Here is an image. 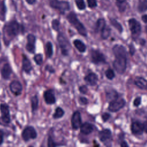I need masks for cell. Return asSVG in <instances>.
I'll return each mask as SVG.
<instances>
[{
    "mask_svg": "<svg viewBox=\"0 0 147 147\" xmlns=\"http://www.w3.org/2000/svg\"><path fill=\"white\" fill-rule=\"evenodd\" d=\"M22 26L15 20L7 22L3 28L4 42L9 43L22 30Z\"/></svg>",
    "mask_w": 147,
    "mask_h": 147,
    "instance_id": "1",
    "label": "cell"
},
{
    "mask_svg": "<svg viewBox=\"0 0 147 147\" xmlns=\"http://www.w3.org/2000/svg\"><path fill=\"white\" fill-rule=\"evenodd\" d=\"M67 19L71 25H72L77 30L80 35L84 37L87 36V30L86 28L78 20L76 14L74 12L71 11L69 13L67 16Z\"/></svg>",
    "mask_w": 147,
    "mask_h": 147,
    "instance_id": "2",
    "label": "cell"
},
{
    "mask_svg": "<svg viewBox=\"0 0 147 147\" xmlns=\"http://www.w3.org/2000/svg\"><path fill=\"white\" fill-rule=\"evenodd\" d=\"M127 55H115V60L113 63L114 69L119 74H123L126 68Z\"/></svg>",
    "mask_w": 147,
    "mask_h": 147,
    "instance_id": "3",
    "label": "cell"
},
{
    "mask_svg": "<svg viewBox=\"0 0 147 147\" xmlns=\"http://www.w3.org/2000/svg\"><path fill=\"white\" fill-rule=\"evenodd\" d=\"M130 30L133 39H136L140 34L141 26L140 23L135 18H130L128 21Z\"/></svg>",
    "mask_w": 147,
    "mask_h": 147,
    "instance_id": "4",
    "label": "cell"
},
{
    "mask_svg": "<svg viewBox=\"0 0 147 147\" xmlns=\"http://www.w3.org/2000/svg\"><path fill=\"white\" fill-rule=\"evenodd\" d=\"M57 39L61 49V53L64 56L68 55L70 49V45L67 39L62 33H59L58 34Z\"/></svg>",
    "mask_w": 147,
    "mask_h": 147,
    "instance_id": "5",
    "label": "cell"
},
{
    "mask_svg": "<svg viewBox=\"0 0 147 147\" xmlns=\"http://www.w3.org/2000/svg\"><path fill=\"white\" fill-rule=\"evenodd\" d=\"M50 6L60 11L64 12L70 9L69 3L67 1H61L59 0H49Z\"/></svg>",
    "mask_w": 147,
    "mask_h": 147,
    "instance_id": "6",
    "label": "cell"
},
{
    "mask_svg": "<svg viewBox=\"0 0 147 147\" xmlns=\"http://www.w3.org/2000/svg\"><path fill=\"white\" fill-rule=\"evenodd\" d=\"M90 57L91 61L95 64L106 63L105 55L98 50L92 49L90 52Z\"/></svg>",
    "mask_w": 147,
    "mask_h": 147,
    "instance_id": "7",
    "label": "cell"
},
{
    "mask_svg": "<svg viewBox=\"0 0 147 147\" xmlns=\"http://www.w3.org/2000/svg\"><path fill=\"white\" fill-rule=\"evenodd\" d=\"M126 104V101L122 98H118L116 99L109 102L108 109L111 112H117L123 108Z\"/></svg>",
    "mask_w": 147,
    "mask_h": 147,
    "instance_id": "8",
    "label": "cell"
},
{
    "mask_svg": "<svg viewBox=\"0 0 147 147\" xmlns=\"http://www.w3.org/2000/svg\"><path fill=\"white\" fill-rule=\"evenodd\" d=\"M21 136L25 141H28L31 139H35L37 136V133L33 126H28L23 130Z\"/></svg>",
    "mask_w": 147,
    "mask_h": 147,
    "instance_id": "9",
    "label": "cell"
},
{
    "mask_svg": "<svg viewBox=\"0 0 147 147\" xmlns=\"http://www.w3.org/2000/svg\"><path fill=\"white\" fill-rule=\"evenodd\" d=\"M0 110L1 113V120L5 124H9L10 122V116L9 106L6 103L0 105Z\"/></svg>",
    "mask_w": 147,
    "mask_h": 147,
    "instance_id": "10",
    "label": "cell"
},
{
    "mask_svg": "<svg viewBox=\"0 0 147 147\" xmlns=\"http://www.w3.org/2000/svg\"><path fill=\"white\" fill-rule=\"evenodd\" d=\"M71 125L74 130H77L79 129L82 124L81 115L79 111H76L74 113L71 117Z\"/></svg>",
    "mask_w": 147,
    "mask_h": 147,
    "instance_id": "11",
    "label": "cell"
},
{
    "mask_svg": "<svg viewBox=\"0 0 147 147\" xmlns=\"http://www.w3.org/2000/svg\"><path fill=\"white\" fill-rule=\"evenodd\" d=\"M131 131L134 135H141L144 131V125L141 122L136 121L131 124Z\"/></svg>",
    "mask_w": 147,
    "mask_h": 147,
    "instance_id": "12",
    "label": "cell"
},
{
    "mask_svg": "<svg viewBox=\"0 0 147 147\" xmlns=\"http://www.w3.org/2000/svg\"><path fill=\"white\" fill-rule=\"evenodd\" d=\"M27 40L28 42L26 45V49L29 52L33 53L36 49V37L33 34H29L27 36Z\"/></svg>",
    "mask_w": 147,
    "mask_h": 147,
    "instance_id": "13",
    "label": "cell"
},
{
    "mask_svg": "<svg viewBox=\"0 0 147 147\" xmlns=\"http://www.w3.org/2000/svg\"><path fill=\"white\" fill-rule=\"evenodd\" d=\"M9 88L11 92L17 96L21 94L22 90V86L21 83L17 80L12 81L9 84Z\"/></svg>",
    "mask_w": 147,
    "mask_h": 147,
    "instance_id": "14",
    "label": "cell"
},
{
    "mask_svg": "<svg viewBox=\"0 0 147 147\" xmlns=\"http://www.w3.org/2000/svg\"><path fill=\"white\" fill-rule=\"evenodd\" d=\"M44 98L46 103L48 105H52L56 102L55 92L52 89L47 90L44 92Z\"/></svg>",
    "mask_w": 147,
    "mask_h": 147,
    "instance_id": "15",
    "label": "cell"
},
{
    "mask_svg": "<svg viewBox=\"0 0 147 147\" xmlns=\"http://www.w3.org/2000/svg\"><path fill=\"white\" fill-rule=\"evenodd\" d=\"M98 136L102 142H106L111 138V131L109 129H103L99 132Z\"/></svg>",
    "mask_w": 147,
    "mask_h": 147,
    "instance_id": "16",
    "label": "cell"
},
{
    "mask_svg": "<svg viewBox=\"0 0 147 147\" xmlns=\"http://www.w3.org/2000/svg\"><path fill=\"white\" fill-rule=\"evenodd\" d=\"M22 70L26 74H29L30 71L32 70L33 67L30 61L25 55H22Z\"/></svg>",
    "mask_w": 147,
    "mask_h": 147,
    "instance_id": "17",
    "label": "cell"
},
{
    "mask_svg": "<svg viewBox=\"0 0 147 147\" xmlns=\"http://www.w3.org/2000/svg\"><path fill=\"white\" fill-rule=\"evenodd\" d=\"M11 72H12L10 64L8 63L5 64L1 69V76L3 79H6V80L9 79V78L11 74Z\"/></svg>",
    "mask_w": 147,
    "mask_h": 147,
    "instance_id": "18",
    "label": "cell"
},
{
    "mask_svg": "<svg viewBox=\"0 0 147 147\" xmlns=\"http://www.w3.org/2000/svg\"><path fill=\"white\" fill-rule=\"evenodd\" d=\"M84 80L87 83V84H88L90 86H93L96 84L98 80V78L96 74L91 72V73H89L88 75H87L84 77Z\"/></svg>",
    "mask_w": 147,
    "mask_h": 147,
    "instance_id": "19",
    "label": "cell"
},
{
    "mask_svg": "<svg viewBox=\"0 0 147 147\" xmlns=\"http://www.w3.org/2000/svg\"><path fill=\"white\" fill-rule=\"evenodd\" d=\"M80 132L84 134L88 135L92 132L94 130V126L90 123L88 122H84L83 124H81L80 126Z\"/></svg>",
    "mask_w": 147,
    "mask_h": 147,
    "instance_id": "20",
    "label": "cell"
},
{
    "mask_svg": "<svg viewBox=\"0 0 147 147\" xmlns=\"http://www.w3.org/2000/svg\"><path fill=\"white\" fill-rule=\"evenodd\" d=\"M134 84L140 89L147 88V80L142 76H137L134 79Z\"/></svg>",
    "mask_w": 147,
    "mask_h": 147,
    "instance_id": "21",
    "label": "cell"
},
{
    "mask_svg": "<svg viewBox=\"0 0 147 147\" xmlns=\"http://www.w3.org/2000/svg\"><path fill=\"white\" fill-rule=\"evenodd\" d=\"M106 97L107 102H111L117 98H118V94L117 92L113 90V89H110L109 90L107 91H106Z\"/></svg>",
    "mask_w": 147,
    "mask_h": 147,
    "instance_id": "22",
    "label": "cell"
},
{
    "mask_svg": "<svg viewBox=\"0 0 147 147\" xmlns=\"http://www.w3.org/2000/svg\"><path fill=\"white\" fill-rule=\"evenodd\" d=\"M113 52L114 55H119V54L127 55V52L125 48L123 45H119V44H116L113 47Z\"/></svg>",
    "mask_w": 147,
    "mask_h": 147,
    "instance_id": "23",
    "label": "cell"
},
{
    "mask_svg": "<svg viewBox=\"0 0 147 147\" xmlns=\"http://www.w3.org/2000/svg\"><path fill=\"white\" fill-rule=\"evenodd\" d=\"M74 44L75 48L80 52H84L86 50V45L80 40L76 39L74 41Z\"/></svg>",
    "mask_w": 147,
    "mask_h": 147,
    "instance_id": "24",
    "label": "cell"
},
{
    "mask_svg": "<svg viewBox=\"0 0 147 147\" xmlns=\"http://www.w3.org/2000/svg\"><path fill=\"white\" fill-rule=\"evenodd\" d=\"M105 26H106L105 20L103 18H99L96 22V25H95V32L96 33L101 32V30L103 29V28Z\"/></svg>",
    "mask_w": 147,
    "mask_h": 147,
    "instance_id": "25",
    "label": "cell"
},
{
    "mask_svg": "<svg viewBox=\"0 0 147 147\" xmlns=\"http://www.w3.org/2000/svg\"><path fill=\"white\" fill-rule=\"evenodd\" d=\"M53 45L51 42L48 41L45 44V54L47 57L50 58L53 55Z\"/></svg>",
    "mask_w": 147,
    "mask_h": 147,
    "instance_id": "26",
    "label": "cell"
},
{
    "mask_svg": "<svg viewBox=\"0 0 147 147\" xmlns=\"http://www.w3.org/2000/svg\"><path fill=\"white\" fill-rule=\"evenodd\" d=\"M110 34H111V29L109 26H107L106 25L101 30V37L104 40L107 39L110 36Z\"/></svg>",
    "mask_w": 147,
    "mask_h": 147,
    "instance_id": "27",
    "label": "cell"
},
{
    "mask_svg": "<svg viewBox=\"0 0 147 147\" xmlns=\"http://www.w3.org/2000/svg\"><path fill=\"white\" fill-rule=\"evenodd\" d=\"M38 99L37 95H34L31 98V107L32 112H34L38 109Z\"/></svg>",
    "mask_w": 147,
    "mask_h": 147,
    "instance_id": "28",
    "label": "cell"
},
{
    "mask_svg": "<svg viewBox=\"0 0 147 147\" xmlns=\"http://www.w3.org/2000/svg\"><path fill=\"white\" fill-rule=\"evenodd\" d=\"M110 24H111V25L113 26L117 30H118L120 33H121L122 32L123 28H122L121 24L119 22H118L115 19L110 18Z\"/></svg>",
    "mask_w": 147,
    "mask_h": 147,
    "instance_id": "29",
    "label": "cell"
},
{
    "mask_svg": "<svg viewBox=\"0 0 147 147\" xmlns=\"http://www.w3.org/2000/svg\"><path fill=\"white\" fill-rule=\"evenodd\" d=\"M138 10L140 12H144L147 10V0H139Z\"/></svg>",
    "mask_w": 147,
    "mask_h": 147,
    "instance_id": "30",
    "label": "cell"
},
{
    "mask_svg": "<svg viewBox=\"0 0 147 147\" xmlns=\"http://www.w3.org/2000/svg\"><path fill=\"white\" fill-rule=\"evenodd\" d=\"M64 114V111L63 109L60 107H57L53 114V118L54 119H59L61 118Z\"/></svg>",
    "mask_w": 147,
    "mask_h": 147,
    "instance_id": "31",
    "label": "cell"
},
{
    "mask_svg": "<svg viewBox=\"0 0 147 147\" xmlns=\"http://www.w3.org/2000/svg\"><path fill=\"white\" fill-rule=\"evenodd\" d=\"M126 0H116V4L121 12H123L126 9Z\"/></svg>",
    "mask_w": 147,
    "mask_h": 147,
    "instance_id": "32",
    "label": "cell"
},
{
    "mask_svg": "<svg viewBox=\"0 0 147 147\" xmlns=\"http://www.w3.org/2000/svg\"><path fill=\"white\" fill-rule=\"evenodd\" d=\"M33 60L37 65H40L42 63V60H43L42 55L41 53H38L35 55L33 57Z\"/></svg>",
    "mask_w": 147,
    "mask_h": 147,
    "instance_id": "33",
    "label": "cell"
},
{
    "mask_svg": "<svg viewBox=\"0 0 147 147\" xmlns=\"http://www.w3.org/2000/svg\"><path fill=\"white\" fill-rule=\"evenodd\" d=\"M75 2L77 7L79 10H82L86 9V4L84 0H75Z\"/></svg>",
    "mask_w": 147,
    "mask_h": 147,
    "instance_id": "34",
    "label": "cell"
},
{
    "mask_svg": "<svg viewBox=\"0 0 147 147\" xmlns=\"http://www.w3.org/2000/svg\"><path fill=\"white\" fill-rule=\"evenodd\" d=\"M105 75L106 76V78L110 80H112L114 77H115V74L114 71L111 69V68H109L107 69L106 72H105Z\"/></svg>",
    "mask_w": 147,
    "mask_h": 147,
    "instance_id": "35",
    "label": "cell"
},
{
    "mask_svg": "<svg viewBox=\"0 0 147 147\" xmlns=\"http://www.w3.org/2000/svg\"><path fill=\"white\" fill-rule=\"evenodd\" d=\"M52 27L55 30L58 31L59 30V27H60L59 21L57 19L53 20L52 21Z\"/></svg>",
    "mask_w": 147,
    "mask_h": 147,
    "instance_id": "36",
    "label": "cell"
},
{
    "mask_svg": "<svg viewBox=\"0 0 147 147\" xmlns=\"http://www.w3.org/2000/svg\"><path fill=\"white\" fill-rule=\"evenodd\" d=\"M88 6L90 8H94L97 6L96 0H87Z\"/></svg>",
    "mask_w": 147,
    "mask_h": 147,
    "instance_id": "37",
    "label": "cell"
},
{
    "mask_svg": "<svg viewBox=\"0 0 147 147\" xmlns=\"http://www.w3.org/2000/svg\"><path fill=\"white\" fill-rule=\"evenodd\" d=\"M58 145L57 144H56L52 139V138L49 136L48 138V146H56Z\"/></svg>",
    "mask_w": 147,
    "mask_h": 147,
    "instance_id": "38",
    "label": "cell"
},
{
    "mask_svg": "<svg viewBox=\"0 0 147 147\" xmlns=\"http://www.w3.org/2000/svg\"><path fill=\"white\" fill-rule=\"evenodd\" d=\"M141 103V96H138L133 101V105L135 107H138Z\"/></svg>",
    "mask_w": 147,
    "mask_h": 147,
    "instance_id": "39",
    "label": "cell"
},
{
    "mask_svg": "<svg viewBox=\"0 0 147 147\" xmlns=\"http://www.w3.org/2000/svg\"><path fill=\"white\" fill-rule=\"evenodd\" d=\"M110 118V115L108 113H104L102 115V119L103 122H106Z\"/></svg>",
    "mask_w": 147,
    "mask_h": 147,
    "instance_id": "40",
    "label": "cell"
},
{
    "mask_svg": "<svg viewBox=\"0 0 147 147\" xmlns=\"http://www.w3.org/2000/svg\"><path fill=\"white\" fill-rule=\"evenodd\" d=\"M79 90L80 91V92L83 94H87V91H88V88L87 87V86L83 85V86H80L79 88Z\"/></svg>",
    "mask_w": 147,
    "mask_h": 147,
    "instance_id": "41",
    "label": "cell"
},
{
    "mask_svg": "<svg viewBox=\"0 0 147 147\" xmlns=\"http://www.w3.org/2000/svg\"><path fill=\"white\" fill-rule=\"evenodd\" d=\"M79 101L80 103H81L82 105H87L88 103V100L85 97L80 96L79 98Z\"/></svg>",
    "mask_w": 147,
    "mask_h": 147,
    "instance_id": "42",
    "label": "cell"
},
{
    "mask_svg": "<svg viewBox=\"0 0 147 147\" xmlns=\"http://www.w3.org/2000/svg\"><path fill=\"white\" fill-rule=\"evenodd\" d=\"M129 52H130V55H131V56L134 55V53H135V52H136V49H135L134 45H133V44H130L129 45Z\"/></svg>",
    "mask_w": 147,
    "mask_h": 147,
    "instance_id": "43",
    "label": "cell"
},
{
    "mask_svg": "<svg viewBox=\"0 0 147 147\" xmlns=\"http://www.w3.org/2000/svg\"><path fill=\"white\" fill-rule=\"evenodd\" d=\"M3 131L1 130H0V145L2 144L3 141Z\"/></svg>",
    "mask_w": 147,
    "mask_h": 147,
    "instance_id": "44",
    "label": "cell"
},
{
    "mask_svg": "<svg viewBox=\"0 0 147 147\" xmlns=\"http://www.w3.org/2000/svg\"><path fill=\"white\" fill-rule=\"evenodd\" d=\"M120 146L122 147H126V146H128L129 145L126 141L123 140V141H121V142H120Z\"/></svg>",
    "mask_w": 147,
    "mask_h": 147,
    "instance_id": "45",
    "label": "cell"
},
{
    "mask_svg": "<svg viewBox=\"0 0 147 147\" xmlns=\"http://www.w3.org/2000/svg\"><path fill=\"white\" fill-rule=\"evenodd\" d=\"M45 69H46V70H48L50 72H55L53 68L52 67L49 66V65H47V66L45 67Z\"/></svg>",
    "mask_w": 147,
    "mask_h": 147,
    "instance_id": "46",
    "label": "cell"
},
{
    "mask_svg": "<svg viewBox=\"0 0 147 147\" xmlns=\"http://www.w3.org/2000/svg\"><path fill=\"white\" fill-rule=\"evenodd\" d=\"M141 19L142 20V21L145 23H147V14H144L142 16Z\"/></svg>",
    "mask_w": 147,
    "mask_h": 147,
    "instance_id": "47",
    "label": "cell"
},
{
    "mask_svg": "<svg viewBox=\"0 0 147 147\" xmlns=\"http://www.w3.org/2000/svg\"><path fill=\"white\" fill-rule=\"evenodd\" d=\"M143 125H144V131H145V132L147 133V120L144 122Z\"/></svg>",
    "mask_w": 147,
    "mask_h": 147,
    "instance_id": "48",
    "label": "cell"
},
{
    "mask_svg": "<svg viewBox=\"0 0 147 147\" xmlns=\"http://www.w3.org/2000/svg\"><path fill=\"white\" fill-rule=\"evenodd\" d=\"M25 1L28 4H30V5L34 4L36 1V0H25Z\"/></svg>",
    "mask_w": 147,
    "mask_h": 147,
    "instance_id": "49",
    "label": "cell"
},
{
    "mask_svg": "<svg viewBox=\"0 0 147 147\" xmlns=\"http://www.w3.org/2000/svg\"><path fill=\"white\" fill-rule=\"evenodd\" d=\"M141 42H141V45H144L145 44V40H144V39H141Z\"/></svg>",
    "mask_w": 147,
    "mask_h": 147,
    "instance_id": "50",
    "label": "cell"
},
{
    "mask_svg": "<svg viewBox=\"0 0 147 147\" xmlns=\"http://www.w3.org/2000/svg\"><path fill=\"white\" fill-rule=\"evenodd\" d=\"M145 29H146V33H147V25L146 26V28H145Z\"/></svg>",
    "mask_w": 147,
    "mask_h": 147,
    "instance_id": "51",
    "label": "cell"
},
{
    "mask_svg": "<svg viewBox=\"0 0 147 147\" xmlns=\"http://www.w3.org/2000/svg\"><path fill=\"white\" fill-rule=\"evenodd\" d=\"M0 48H1V42H0Z\"/></svg>",
    "mask_w": 147,
    "mask_h": 147,
    "instance_id": "52",
    "label": "cell"
}]
</instances>
